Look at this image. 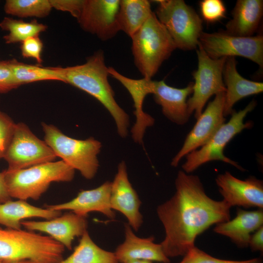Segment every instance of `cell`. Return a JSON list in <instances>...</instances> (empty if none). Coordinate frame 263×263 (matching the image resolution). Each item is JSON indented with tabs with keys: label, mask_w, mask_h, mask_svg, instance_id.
Segmentation results:
<instances>
[{
	"label": "cell",
	"mask_w": 263,
	"mask_h": 263,
	"mask_svg": "<svg viewBox=\"0 0 263 263\" xmlns=\"http://www.w3.org/2000/svg\"><path fill=\"white\" fill-rule=\"evenodd\" d=\"M175 185L174 194L156 209L165 231L160 244L169 258L184 256L195 246L199 235L231 217V207L209 197L198 176L180 170Z\"/></svg>",
	"instance_id": "cell-1"
},
{
	"label": "cell",
	"mask_w": 263,
	"mask_h": 263,
	"mask_svg": "<svg viewBox=\"0 0 263 263\" xmlns=\"http://www.w3.org/2000/svg\"><path fill=\"white\" fill-rule=\"evenodd\" d=\"M62 82L72 85L89 94L98 100L110 113L122 137L128 133L129 115L118 105L108 81V67L104 53L101 51L88 57L82 64L66 67H57Z\"/></svg>",
	"instance_id": "cell-2"
},
{
	"label": "cell",
	"mask_w": 263,
	"mask_h": 263,
	"mask_svg": "<svg viewBox=\"0 0 263 263\" xmlns=\"http://www.w3.org/2000/svg\"><path fill=\"white\" fill-rule=\"evenodd\" d=\"M65 249L49 236L0 227V260L4 261L58 263L64 259Z\"/></svg>",
	"instance_id": "cell-3"
},
{
	"label": "cell",
	"mask_w": 263,
	"mask_h": 263,
	"mask_svg": "<svg viewBox=\"0 0 263 263\" xmlns=\"http://www.w3.org/2000/svg\"><path fill=\"white\" fill-rule=\"evenodd\" d=\"M131 38L135 65L143 78L148 79H151L176 49L166 28L153 12Z\"/></svg>",
	"instance_id": "cell-4"
},
{
	"label": "cell",
	"mask_w": 263,
	"mask_h": 263,
	"mask_svg": "<svg viewBox=\"0 0 263 263\" xmlns=\"http://www.w3.org/2000/svg\"><path fill=\"white\" fill-rule=\"evenodd\" d=\"M75 169L62 160L52 161L17 170H5L4 181L11 198L37 200L53 182H68Z\"/></svg>",
	"instance_id": "cell-5"
},
{
	"label": "cell",
	"mask_w": 263,
	"mask_h": 263,
	"mask_svg": "<svg viewBox=\"0 0 263 263\" xmlns=\"http://www.w3.org/2000/svg\"><path fill=\"white\" fill-rule=\"evenodd\" d=\"M41 125L44 140L56 157L78 170L85 178L93 179L99 167L97 155L102 146L100 142L93 137L85 140L73 138L54 125L42 123Z\"/></svg>",
	"instance_id": "cell-6"
},
{
	"label": "cell",
	"mask_w": 263,
	"mask_h": 263,
	"mask_svg": "<svg viewBox=\"0 0 263 263\" xmlns=\"http://www.w3.org/2000/svg\"><path fill=\"white\" fill-rule=\"evenodd\" d=\"M255 100H252L244 109L233 111L229 121L223 124L212 138L204 146L187 155L186 161L182 166V170L190 173L199 167L212 161H221L236 168L241 171L245 170L236 162L225 155V148L237 134L246 129L252 127L251 122H244L246 115L256 106Z\"/></svg>",
	"instance_id": "cell-7"
},
{
	"label": "cell",
	"mask_w": 263,
	"mask_h": 263,
	"mask_svg": "<svg viewBox=\"0 0 263 263\" xmlns=\"http://www.w3.org/2000/svg\"><path fill=\"white\" fill-rule=\"evenodd\" d=\"M155 13L171 37L176 48L196 49L203 32V20L196 11L183 0H155Z\"/></svg>",
	"instance_id": "cell-8"
},
{
	"label": "cell",
	"mask_w": 263,
	"mask_h": 263,
	"mask_svg": "<svg viewBox=\"0 0 263 263\" xmlns=\"http://www.w3.org/2000/svg\"><path fill=\"white\" fill-rule=\"evenodd\" d=\"M198 46V67L192 74L194 79L192 94L187 101L189 112L191 114L194 113L196 119L201 115L212 96L225 92L223 72L227 58H212L200 45Z\"/></svg>",
	"instance_id": "cell-9"
},
{
	"label": "cell",
	"mask_w": 263,
	"mask_h": 263,
	"mask_svg": "<svg viewBox=\"0 0 263 263\" xmlns=\"http://www.w3.org/2000/svg\"><path fill=\"white\" fill-rule=\"evenodd\" d=\"M56 156L44 140L38 138L25 123H16L4 159L8 170H17L54 161Z\"/></svg>",
	"instance_id": "cell-10"
},
{
	"label": "cell",
	"mask_w": 263,
	"mask_h": 263,
	"mask_svg": "<svg viewBox=\"0 0 263 263\" xmlns=\"http://www.w3.org/2000/svg\"><path fill=\"white\" fill-rule=\"evenodd\" d=\"M199 45L214 59L244 57L263 67V36L261 34L247 37H238L225 31L201 33Z\"/></svg>",
	"instance_id": "cell-11"
},
{
	"label": "cell",
	"mask_w": 263,
	"mask_h": 263,
	"mask_svg": "<svg viewBox=\"0 0 263 263\" xmlns=\"http://www.w3.org/2000/svg\"><path fill=\"white\" fill-rule=\"evenodd\" d=\"M225 92L217 94L197 118L180 150L172 158L171 165L176 167L181 159L206 144L225 123L224 114Z\"/></svg>",
	"instance_id": "cell-12"
},
{
	"label": "cell",
	"mask_w": 263,
	"mask_h": 263,
	"mask_svg": "<svg viewBox=\"0 0 263 263\" xmlns=\"http://www.w3.org/2000/svg\"><path fill=\"white\" fill-rule=\"evenodd\" d=\"M119 0H85L77 21L84 31L102 40L114 37L120 31L117 15Z\"/></svg>",
	"instance_id": "cell-13"
},
{
	"label": "cell",
	"mask_w": 263,
	"mask_h": 263,
	"mask_svg": "<svg viewBox=\"0 0 263 263\" xmlns=\"http://www.w3.org/2000/svg\"><path fill=\"white\" fill-rule=\"evenodd\" d=\"M219 191L231 207H257L263 209V182L251 176L241 180L228 171L219 174L215 179Z\"/></svg>",
	"instance_id": "cell-14"
},
{
	"label": "cell",
	"mask_w": 263,
	"mask_h": 263,
	"mask_svg": "<svg viewBox=\"0 0 263 263\" xmlns=\"http://www.w3.org/2000/svg\"><path fill=\"white\" fill-rule=\"evenodd\" d=\"M21 225L27 230L39 231L71 250L75 237H81L87 231V217L72 211L43 221H23Z\"/></svg>",
	"instance_id": "cell-15"
},
{
	"label": "cell",
	"mask_w": 263,
	"mask_h": 263,
	"mask_svg": "<svg viewBox=\"0 0 263 263\" xmlns=\"http://www.w3.org/2000/svg\"><path fill=\"white\" fill-rule=\"evenodd\" d=\"M110 204L112 209L121 213L132 229L138 231L143 223L140 212L141 202L131 184L124 162H120L112 182Z\"/></svg>",
	"instance_id": "cell-16"
},
{
	"label": "cell",
	"mask_w": 263,
	"mask_h": 263,
	"mask_svg": "<svg viewBox=\"0 0 263 263\" xmlns=\"http://www.w3.org/2000/svg\"><path fill=\"white\" fill-rule=\"evenodd\" d=\"M193 84L191 82L185 88H177L167 85L164 80H151V94L154 101L161 107L163 114L176 124H185L191 115L187 98L192 93Z\"/></svg>",
	"instance_id": "cell-17"
},
{
	"label": "cell",
	"mask_w": 263,
	"mask_h": 263,
	"mask_svg": "<svg viewBox=\"0 0 263 263\" xmlns=\"http://www.w3.org/2000/svg\"><path fill=\"white\" fill-rule=\"evenodd\" d=\"M111 186L112 182L106 181L95 188L81 190L75 197L68 202L47 205L45 207L61 211L69 210L85 217L91 212H98L113 219L115 214L110 204Z\"/></svg>",
	"instance_id": "cell-18"
},
{
	"label": "cell",
	"mask_w": 263,
	"mask_h": 263,
	"mask_svg": "<svg viewBox=\"0 0 263 263\" xmlns=\"http://www.w3.org/2000/svg\"><path fill=\"white\" fill-rule=\"evenodd\" d=\"M108 72L110 75L120 82L131 95L134 103L133 113L136 119L131 132L134 141L141 144L146 129L154 123V119L143 110L145 97L151 94V79L130 78L120 74L113 67H108Z\"/></svg>",
	"instance_id": "cell-19"
},
{
	"label": "cell",
	"mask_w": 263,
	"mask_h": 263,
	"mask_svg": "<svg viewBox=\"0 0 263 263\" xmlns=\"http://www.w3.org/2000/svg\"><path fill=\"white\" fill-rule=\"evenodd\" d=\"M124 227L125 240L114 252L119 263L132 260L170 263L169 258L164 253L161 244L154 242L153 237L140 238L133 233L128 224H125Z\"/></svg>",
	"instance_id": "cell-20"
},
{
	"label": "cell",
	"mask_w": 263,
	"mask_h": 263,
	"mask_svg": "<svg viewBox=\"0 0 263 263\" xmlns=\"http://www.w3.org/2000/svg\"><path fill=\"white\" fill-rule=\"evenodd\" d=\"M235 57H227L225 62L223 77L225 87L224 114L225 117L231 115L234 105L241 99L263 92V83L252 81L243 77L236 68Z\"/></svg>",
	"instance_id": "cell-21"
},
{
	"label": "cell",
	"mask_w": 263,
	"mask_h": 263,
	"mask_svg": "<svg viewBox=\"0 0 263 263\" xmlns=\"http://www.w3.org/2000/svg\"><path fill=\"white\" fill-rule=\"evenodd\" d=\"M263 226V209L246 210L237 208L232 220L216 225L214 231L229 238L238 247L248 246L251 235Z\"/></svg>",
	"instance_id": "cell-22"
},
{
	"label": "cell",
	"mask_w": 263,
	"mask_h": 263,
	"mask_svg": "<svg viewBox=\"0 0 263 263\" xmlns=\"http://www.w3.org/2000/svg\"><path fill=\"white\" fill-rule=\"evenodd\" d=\"M263 13L262 0H238L232 11V18L225 31L230 35L251 37L257 31Z\"/></svg>",
	"instance_id": "cell-23"
},
{
	"label": "cell",
	"mask_w": 263,
	"mask_h": 263,
	"mask_svg": "<svg viewBox=\"0 0 263 263\" xmlns=\"http://www.w3.org/2000/svg\"><path fill=\"white\" fill-rule=\"evenodd\" d=\"M61 214V211L37 207L22 200H11L0 204V225L7 228L21 229V222L25 219L38 217L50 220Z\"/></svg>",
	"instance_id": "cell-24"
},
{
	"label": "cell",
	"mask_w": 263,
	"mask_h": 263,
	"mask_svg": "<svg viewBox=\"0 0 263 263\" xmlns=\"http://www.w3.org/2000/svg\"><path fill=\"white\" fill-rule=\"evenodd\" d=\"M152 12L147 0H120L117 21L120 31L131 38L140 29Z\"/></svg>",
	"instance_id": "cell-25"
},
{
	"label": "cell",
	"mask_w": 263,
	"mask_h": 263,
	"mask_svg": "<svg viewBox=\"0 0 263 263\" xmlns=\"http://www.w3.org/2000/svg\"><path fill=\"white\" fill-rule=\"evenodd\" d=\"M58 263H119L114 252L103 249L91 239L88 231L81 237L73 253Z\"/></svg>",
	"instance_id": "cell-26"
},
{
	"label": "cell",
	"mask_w": 263,
	"mask_h": 263,
	"mask_svg": "<svg viewBox=\"0 0 263 263\" xmlns=\"http://www.w3.org/2000/svg\"><path fill=\"white\" fill-rule=\"evenodd\" d=\"M14 78L18 85H20L36 81L57 80L62 82L57 67H43L39 65H31L10 60Z\"/></svg>",
	"instance_id": "cell-27"
},
{
	"label": "cell",
	"mask_w": 263,
	"mask_h": 263,
	"mask_svg": "<svg viewBox=\"0 0 263 263\" xmlns=\"http://www.w3.org/2000/svg\"><path fill=\"white\" fill-rule=\"evenodd\" d=\"M1 30L8 32L3 38L6 44L22 42L27 38L36 36L46 30V25L39 23L36 19L29 22L4 17L0 22Z\"/></svg>",
	"instance_id": "cell-28"
},
{
	"label": "cell",
	"mask_w": 263,
	"mask_h": 263,
	"mask_svg": "<svg viewBox=\"0 0 263 263\" xmlns=\"http://www.w3.org/2000/svg\"><path fill=\"white\" fill-rule=\"evenodd\" d=\"M52 8L49 0H7L4 5L6 14L19 18H44Z\"/></svg>",
	"instance_id": "cell-29"
},
{
	"label": "cell",
	"mask_w": 263,
	"mask_h": 263,
	"mask_svg": "<svg viewBox=\"0 0 263 263\" xmlns=\"http://www.w3.org/2000/svg\"><path fill=\"white\" fill-rule=\"evenodd\" d=\"M179 263H263V260L260 258L244 261L221 259L212 256L195 246L183 256Z\"/></svg>",
	"instance_id": "cell-30"
},
{
	"label": "cell",
	"mask_w": 263,
	"mask_h": 263,
	"mask_svg": "<svg viewBox=\"0 0 263 263\" xmlns=\"http://www.w3.org/2000/svg\"><path fill=\"white\" fill-rule=\"evenodd\" d=\"M202 18L206 22L214 23L225 18L226 8L221 0H203L199 2Z\"/></svg>",
	"instance_id": "cell-31"
},
{
	"label": "cell",
	"mask_w": 263,
	"mask_h": 263,
	"mask_svg": "<svg viewBox=\"0 0 263 263\" xmlns=\"http://www.w3.org/2000/svg\"><path fill=\"white\" fill-rule=\"evenodd\" d=\"M16 123L0 110V159L3 158L11 142Z\"/></svg>",
	"instance_id": "cell-32"
},
{
	"label": "cell",
	"mask_w": 263,
	"mask_h": 263,
	"mask_svg": "<svg viewBox=\"0 0 263 263\" xmlns=\"http://www.w3.org/2000/svg\"><path fill=\"white\" fill-rule=\"evenodd\" d=\"M21 43L20 48L22 57L34 58L40 65L43 62L42 52L43 44L38 36L30 37Z\"/></svg>",
	"instance_id": "cell-33"
},
{
	"label": "cell",
	"mask_w": 263,
	"mask_h": 263,
	"mask_svg": "<svg viewBox=\"0 0 263 263\" xmlns=\"http://www.w3.org/2000/svg\"><path fill=\"white\" fill-rule=\"evenodd\" d=\"M19 87L14 78L10 60H0V93H6Z\"/></svg>",
	"instance_id": "cell-34"
},
{
	"label": "cell",
	"mask_w": 263,
	"mask_h": 263,
	"mask_svg": "<svg viewBox=\"0 0 263 263\" xmlns=\"http://www.w3.org/2000/svg\"><path fill=\"white\" fill-rule=\"evenodd\" d=\"M85 0H49L52 8L70 13L77 19L80 17Z\"/></svg>",
	"instance_id": "cell-35"
},
{
	"label": "cell",
	"mask_w": 263,
	"mask_h": 263,
	"mask_svg": "<svg viewBox=\"0 0 263 263\" xmlns=\"http://www.w3.org/2000/svg\"><path fill=\"white\" fill-rule=\"evenodd\" d=\"M248 246L253 251L263 252V226L251 235Z\"/></svg>",
	"instance_id": "cell-36"
},
{
	"label": "cell",
	"mask_w": 263,
	"mask_h": 263,
	"mask_svg": "<svg viewBox=\"0 0 263 263\" xmlns=\"http://www.w3.org/2000/svg\"><path fill=\"white\" fill-rule=\"evenodd\" d=\"M5 186L4 171L0 172V204L11 200Z\"/></svg>",
	"instance_id": "cell-37"
},
{
	"label": "cell",
	"mask_w": 263,
	"mask_h": 263,
	"mask_svg": "<svg viewBox=\"0 0 263 263\" xmlns=\"http://www.w3.org/2000/svg\"><path fill=\"white\" fill-rule=\"evenodd\" d=\"M123 263H153L152 262L146 261V260H132L128 261Z\"/></svg>",
	"instance_id": "cell-38"
},
{
	"label": "cell",
	"mask_w": 263,
	"mask_h": 263,
	"mask_svg": "<svg viewBox=\"0 0 263 263\" xmlns=\"http://www.w3.org/2000/svg\"><path fill=\"white\" fill-rule=\"evenodd\" d=\"M0 263H34L30 261H21L18 262H8L0 260Z\"/></svg>",
	"instance_id": "cell-39"
},
{
	"label": "cell",
	"mask_w": 263,
	"mask_h": 263,
	"mask_svg": "<svg viewBox=\"0 0 263 263\" xmlns=\"http://www.w3.org/2000/svg\"></svg>",
	"instance_id": "cell-40"
}]
</instances>
